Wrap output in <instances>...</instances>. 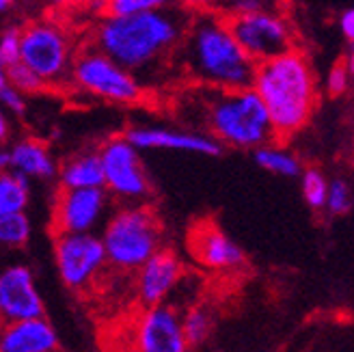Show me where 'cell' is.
<instances>
[{"instance_id": "1", "label": "cell", "mask_w": 354, "mask_h": 352, "mask_svg": "<svg viewBox=\"0 0 354 352\" xmlns=\"http://www.w3.org/2000/svg\"><path fill=\"white\" fill-rule=\"evenodd\" d=\"M190 13L173 3L145 13L102 15L91 30L88 44L115 59L140 78L147 91L158 76L175 74L173 57L188 26Z\"/></svg>"}, {"instance_id": "2", "label": "cell", "mask_w": 354, "mask_h": 352, "mask_svg": "<svg viewBox=\"0 0 354 352\" xmlns=\"http://www.w3.org/2000/svg\"><path fill=\"white\" fill-rule=\"evenodd\" d=\"M173 113L184 126L216 138L225 149L253 151L274 140V128L253 86L212 89L184 82L173 98Z\"/></svg>"}, {"instance_id": "3", "label": "cell", "mask_w": 354, "mask_h": 352, "mask_svg": "<svg viewBox=\"0 0 354 352\" xmlns=\"http://www.w3.org/2000/svg\"><path fill=\"white\" fill-rule=\"evenodd\" d=\"M182 82L212 89H244L253 84L257 63L246 55L221 11L190 13L173 57Z\"/></svg>"}, {"instance_id": "4", "label": "cell", "mask_w": 354, "mask_h": 352, "mask_svg": "<svg viewBox=\"0 0 354 352\" xmlns=\"http://www.w3.org/2000/svg\"><path fill=\"white\" fill-rule=\"evenodd\" d=\"M251 86L261 98L270 115L274 136L281 140H288L307 128L320 100L315 69L303 48L257 63Z\"/></svg>"}, {"instance_id": "5", "label": "cell", "mask_w": 354, "mask_h": 352, "mask_svg": "<svg viewBox=\"0 0 354 352\" xmlns=\"http://www.w3.org/2000/svg\"><path fill=\"white\" fill-rule=\"evenodd\" d=\"M100 238L109 266L134 275L162 249V225L149 203H121L106 219Z\"/></svg>"}, {"instance_id": "6", "label": "cell", "mask_w": 354, "mask_h": 352, "mask_svg": "<svg viewBox=\"0 0 354 352\" xmlns=\"http://www.w3.org/2000/svg\"><path fill=\"white\" fill-rule=\"evenodd\" d=\"M76 55L74 35L55 17H37L22 26L20 61L39 76L46 89L69 84Z\"/></svg>"}, {"instance_id": "7", "label": "cell", "mask_w": 354, "mask_h": 352, "mask_svg": "<svg viewBox=\"0 0 354 352\" xmlns=\"http://www.w3.org/2000/svg\"><path fill=\"white\" fill-rule=\"evenodd\" d=\"M69 84L76 91L113 106H138L149 95L138 76L91 44L78 50Z\"/></svg>"}, {"instance_id": "8", "label": "cell", "mask_w": 354, "mask_h": 352, "mask_svg": "<svg viewBox=\"0 0 354 352\" xmlns=\"http://www.w3.org/2000/svg\"><path fill=\"white\" fill-rule=\"evenodd\" d=\"M104 188L119 203H147L153 195V184L140 158V149L132 145L128 136L111 134L97 147Z\"/></svg>"}, {"instance_id": "9", "label": "cell", "mask_w": 354, "mask_h": 352, "mask_svg": "<svg viewBox=\"0 0 354 352\" xmlns=\"http://www.w3.org/2000/svg\"><path fill=\"white\" fill-rule=\"evenodd\" d=\"M227 20L238 44L255 63L270 61L298 48V33L288 17V11H263L227 17Z\"/></svg>"}, {"instance_id": "10", "label": "cell", "mask_w": 354, "mask_h": 352, "mask_svg": "<svg viewBox=\"0 0 354 352\" xmlns=\"http://www.w3.org/2000/svg\"><path fill=\"white\" fill-rule=\"evenodd\" d=\"M55 263L63 286L74 292H86L109 266L104 242L97 232L57 234Z\"/></svg>"}, {"instance_id": "11", "label": "cell", "mask_w": 354, "mask_h": 352, "mask_svg": "<svg viewBox=\"0 0 354 352\" xmlns=\"http://www.w3.org/2000/svg\"><path fill=\"white\" fill-rule=\"evenodd\" d=\"M113 197L100 188H61L52 203L55 234H91L111 216Z\"/></svg>"}, {"instance_id": "12", "label": "cell", "mask_w": 354, "mask_h": 352, "mask_svg": "<svg viewBox=\"0 0 354 352\" xmlns=\"http://www.w3.org/2000/svg\"><path fill=\"white\" fill-rule=\"evenodd\" d=\"M182 324V309L175 303L140 307L130 331V352H190Z\"/></svg>"}, {"instance_id": "13", "label": "cell", "mask_w": 354, "mask_h": 352, "mask_svg": "<svg viewBox=\"0 0 354 352\" xmlns=\"http://www.w3.org/2000/svg\"><path fill=\"white\" fill-rule=\"evenodd\" d=\"M123 134L128 136L132 145L140 151L167 149V151H184L216 158L223 154V147L216 138L197 128H171V126H153V123H132Z\"/></svg>"}, {"instance_id": "14", "label": "cell", "mask_w": 354, "mask_h": 352, "mask_svg": "<svg viewBox=\"0 0 354 352\" xmlns=\"http://www.w3.org/2000/svg\"><path fill=\"white\" fill-rule=\"evenodd\" d=\"M188 251L203 270L216 275L238 272L246 263L242 246L212 221H201L192 227L188 234Z\"/></svg>"}, {"instance_id": "15", "label": "cell", "mask_w": 354, "mask_h": 352, "mask_svg": "<svg viewBox=\"0 0 354 352\" xmlns=\"http://www.w3.org/2000/svg\"><path fill=\"white\" fill-rule=\"evenodd\" d=\"M44 313V298L28 266L13 263V266L0 270V326L41 318Z\"/></svg>"}, {"instance_id": "16", "label": "cell", "mask_w": 354, "mask_h": 352, "mask_svg": "<svg viewBox=\"0 0 354 352\" xmlns=\"http://www.w3.org/2000/svg\"><path fill=\"white\" fill-rule=\"evenodd\" d=\"M184 263L175 251L162 249L153 253L134 272V296L140 307L167 303L171 294L182 286Z\"/></svg>"}, {"instance_id": "17", "label": "cell", "mask_w": 354, "mask_h": 352, "mask_svg": "<svg viewBox=\"0 0 354 352\" xmlns=\"http://www.w3.org/2000/svg\"><path fill=\"white\" fill-rule=\"evenodd\" d=\"M11 171L24 175L26 180L52 182L59 173V163L46 140L37 136H22L9 145Z\"/></svg>"}, {"instance_id": "18", "label": "cell", "mask_w": 354, "mask_h": 352, "mask_svg": "<svg viewBox=\"0 0 354 352\" xmlns=\"http://www.w3.org/2000/svg\"><path fill=\"white\" fill-rule=\"evenodd\" d=\"M57 331L44 315L0 326V352H57Z\"/></svg>"}, {"instance_id": "19", "label": "cell", "mask_w": 354, "mask_h": 352, "mask_svg": "<svg viewBox=\"0 0 354 352\" xmlns=\"http://www.w3.org/2000/svg\"><path fill=\"white\" fill-rule=\"evenodd\" d=\"M57 180L61 188H100L104 186L102 160L97 149H80L59 165Z\"/></svg>"}, {"instance_id": "20", "label": "cell", "mask_w": 354, "mask_h": 352, "mask_svg": "<svg viewBox=\"0 0 354 352\" xmlns=\"http://www.w3.org/2000/svg\"><path fill=\"white\" fill-rule=\"evenodd\" d=\"M251 154H253L255 165L261 171L277 175V178L292 180V178H298L305 169V163H303V158H300V154L296 149H292L286 140H281V138L270 140V143L253 149Z\"/></svg>"}, {"instance_id": "21", "label": "cell", "mask_w": 354, "mask_h": 352, "mask_svg": "<svg viewBox=\"0 0 354 352\" xmlns=\"http://www.w3.org/2000/svg\"><path fill=\"white\" fill-rule=\"evenodd\" d=\"M30 203V180L15 171L0 173V216L26 212Z\"/></svg>"}, {"instance_id": "22", "label": "cell", "mask_w": 354, "mask_h": 352, "mask_svg": "<svg viewBox=\"0 0 354 352\" xmlns=\"http://www.w3.org/2000/svg\"><path fill=\"white\" fill-rule=\"evenodd\" d=\"M182 324L190 348H199L214 333V313L201 303H192L190 307L182 309Z\"/></svg>"}, {"instance_id": "23", "label": "cell", "mask_w": 354, "mask_h": 352, "mask_svg": "<svg viewBox=\"0 0 354 352\" xmlns=\"http://www.w3.org/2000/svg\"><path fill=\"white\" fill-rule=\"evenodd\" d=\"M300 180V190H303V199L305 203L315 210V212H322L324 203H326V192H328V178L320 167H305L303 173L298 175Z\"/></svg>"}, {"instance_id": "24", "label": "cell", "mask_w": 354, "mask_h": 352, "mask_svg": "<svg viewBox=\"0 0 354 352\" xmlns=\"http://www.w3.org/2000/svg\"><path fill=\"white\" fill-rule=\"evenodd\" d=\"M32 225L26 212L0 216V246L3 249H22L30 240Z\"/></svg>"}, {"instance_id": "25", "label": "cell", "mask_w": 354, "mask_h": 352, "mask_svg": "<svg viewBox=\"0 0 354 352\" xmlns=\"http://www.w3.org/2000/svg\"><path fill=\"white\" fill-rule=\"evenodd\" d=\"M354 205V190L352 184L346 178H333L328 182V192H326V203L324 210L328 216H344L348 214Z\"/></svg>"}, {"instance_id": "26", "label": "cell", "mask_w": 354, "mask_h": 352, "mask_svg": "<svg viewBox=\"0 0 354 352\" xmlns=\"http://www.w3.org/2000/svg\"><path fill=\"white\" fill-rule=\"evenodd\" d=\"M263 11H288V3L286 0H227L221 9L225 17L251 15Z\"/></svg>"}, {"instance_id": "27", "label": "cell", "mask_w": 354, "mask_h": 352, "mask_svg": "<svg viewBox=\"0 0 354 352\" xmlns=\"http://www.w3.org/2000/svg\"><path fill=\"white\" fill-rule=\"evenodd\" d=\"M171 5V0H104V15H132Z\"/></svg>"}, {"instance_id": "28", "label": "cell", "mask_w": 354, "mask_h": 352, "mask_svg": "<svg viewBox=\"0 0 354 352\" xmlns=\"http://www.w3.org/2000/svg\"><path fill=\"white\" fill-rule=\"evenodd\" d=\"M9 84L15 86L17 91H22L24 95H32L46 89V84L39 80V76L28 69L22 61L9 65Z\"/></svg>"}, {"instance_id": "29", "label": "cell", "mask_w": 354, "mask_h": 352, "mask_svg": "<svg viewBox=\"0 0 354 352\" xmlns=\"http://www.w3.org/2000/svg\"><path fill=\"white\" fill-rule=\"evenodd\" d=\"M20 44H22V26L7 24L0 28V55L11 65L20 61Z\"/></svg>"}, {"instance_id": "30", "label": "cell", "mask_w": 354, "mask_h": 352, "mask_svg": "<svg viewBox=\"0 0 354 352\" xmlns=\"http://www.w3.org/2000/svg\"><path fill=\"white\" fill-rule=\"evenodd\" d=\"M350 89H352V76L348 72V67L344 63H335L326 74L324 91L330 98H339V95H346Z\"/></svg>"}, {"instance_id": "31", "label": "cell", "mask_w": 354, "mask_h": 352, "mask_svg": "<svg viewBox=\"0 0 354 352\" xmlns=\"http://www.w3.org/2000/svg\"><path fill=\"white\" fill-rule=\"evenodd\" d=\"M26 95L22 91H17L15 86L7 84L3 91H0V109H5L9 115H24L26 113Z\"/></svg>"}, {"instance_id": "32", "label": "cell", "mask_w": 354, "mask_h": 352, "mask_svg": "<svg viewBox=\"0 0 354 352\" xmlns=\"http://www.w3.org/2000/svg\"><path fill=\"white\" fill-rule=\"evenodd\" d=\"M171 3L188 13H199V11H221L227 0H171Z\"/></svg>"}, {"instance_id": "33", "label": "cell", "mask_w": 354, "mask_h": 352, "mask_svg": "<svg viewBox=\"0 0 354 352\" xmlns=\"http://www.w3.org/2000/svg\"><path fill=\"white\" fill-rule=\"evenodd\" d=\"M339 30L344 35V39L354 44V7L346 9L342 15H339Z\"/></svg>"}, {"instance_id": "34", "label": "cell", "mask_w": 354, "mask_h": 352, "mask_svg": "<svg viewBox=\"0 0 354 352\" xmlns=\"http://www.w3.org/2000/svg\"><path fill=\"white\" fill-rule=\"evenodd\" d=\"M11 136V121H9V113L5 109H0V145H5Z\"/></svg>"}, {"instance_id": "35", "label": "cell", "mask_w": 354, "mask_h": 352, "mask_svg": "<svg viewBox=\"0 0 354 352\" xmlns=\"http://www.w3.org/2000/svg\"><path fill=\"white\" fill-rule=\"evenodd\" d=\"M39 3H44L48 7H55V9H72V7L84 5V0H39Z\"/></svg>"}, {"instance_id": "36", "label": "cell", "mask_w": 354, "mask_h": 352, "mask_svg": "<svg viewBox=\"0 0 354 352\" xmlns=\"http://www.w3.org/2000/svg\"><path fill=\"white\" fill-rule=\"evenodd\" d=\"M11 169V154H9V147L0 145V173H5Z\"/></svg>"}, {"instance_id": "37", "label": "cell", "mask_w": 354, "mask_h": 352, "mask_svg": "<svg viewBox=\"0 0 354 352\" xmlns=\"http://www.w3.org/2000/svg\"><path fill=\"white\" fill-rule=\"evenodd\" d=\"M9 84V63L0 55V91Z\"/></svg>"}, {"instance_id": "38", "label": "cell", "mask_w": 354, "mask_h": 352, "mask_svg": "<svg viewBox=\"0 0 354 352\" xmlns=\"http://www.w3.org/2000/svg\"><path fill=\"white\" fill-rule=\"evenodd\" d=\"M344 65L348 67V72L352 76V89H354V44H350V52H348L346 59H344Z\"/></svg>"}, {"instance_id": "39", "label": "cell", "mask_w": 354, "mask_h": 352, "mask_svg": "<svg viewBox=\"0 0 354 352\" xmlns=\"http://www.w3.org/2000/svg\"><path fill=\"white\" fill-rule=\"evenodd\" d=\"M20 0H0V15H7Z\"/></svg>"}, {"instance_id": "40", "label": "cell", "mask_w": 354, "mask_h": 352, "mask_svg": "<svg viewBox=\"0 0 354 352\" xmlns=\"http://www.w3.org/2000/svg\"><path fill=\"white\" fill-rule=\"evenodd\" d=\"M218 352H227V350H218Z\"/></svg>"}]
</instances>
